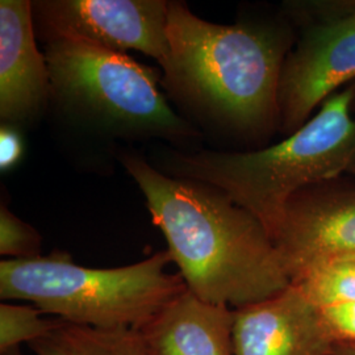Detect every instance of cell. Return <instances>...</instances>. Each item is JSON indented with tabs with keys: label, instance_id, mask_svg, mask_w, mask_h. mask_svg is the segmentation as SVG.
I'll list each match as a JSON object with an SVG mask.
<instances>
[{
	"label": "cell",
	"instance_id": "obj_16",
	"mask_svg": "<svg viewBox=\"0 0 355 355\" xmlns=\"http://www.w3.org/2000/svg\"><path fill=\"white\" fill-rule=\"evenodd\" d=\"M320 309L337 343L355 345V303L331 305Z\"/></svg>",
	"mask_w": 355,
	"mask_h": 355
},
{
	"label": "cell",
	"instance_id": "obj_19",
	"mask_svg": "<svg viewBox=\"0 0 355 355\" xmlns=\"http://www.w3.org/2000/svg\"><path fill=\"white\" fill-rule=\"evenodd\" d=\"M0 355H21V353H20V347H16V349H12V350L6 352V353Z\"/></svg>",
	"mask_w": 355,
	"mask_h": 355
},
{
	"label": "cell",
	"instance_id": "obj_4",
	"mask_svg": "<svg viewBox=\"0 0 355 355\" xmlns=\"http://www.w3.org/2000/svg\"><path fill=\"white\" fill-rule=\"evenodd\" d=\"M170 253L158 252L129 266H79L54 252L0 262V299L24 300L66 322L99 328L140 329L187 291L179 272H168Z\"/></svg>",
	"mask_w": 355,
	"mask_h": 355
},
{
	"label": "cell",
	"instance_id": "obj_8",
	"mask_svg": "<svg viewBox=\"0 0 355 355\" xmlns=\"http://www.w3.org/2000/svg\"><path fill=\"white\" fill-rule=\"evenodd\" d=\"M330 183L292 196L272 240L291 282L321 261L355 253V187Z\"/></svg>",
	"mask_w": 355,
	"mask_h": 355
},
{
	"label": "cell",
	"instance_id": "obj_2",
	"mask_svg": "<svg viewBox=\"0 0 355 355\" xmlns=\"http://www.w3.org/2000/svg\"><path fill=\"white\" fill-rule=\"evenodd\" d=\"M162 87L204 125L258 139L278 130V89L295 28L282 20L205 21L168 1Z\"/></svg>",
	"mask_w": 355,
	"mask_h": 355
},
{
	"label": "cell",
	"instance_id": "obj_21",
	"mask_svg": "<svg viewBox=\"0 0 355 355\" xmlns=\"http://www.w3.org/2000/svg\"><path fill=\"white\" fill-rule=\"evenodd\" d=\"M350 174H353V175L355 177V164L354 166L352 167V170H350Z\"/></svg>",
	"mask_w": 355,
	"mask_h": 355
},
{
	"label": "cell",
	"instance_id": "obj_3",
	"mask_svg": "<svg viewBox=\"0 0 355 355\" xmlns=\"http://www.w3.org/2000/svg\"><path fill=\"white\" fill-rule=\"evenodd\" d=\"M354 82L331 95L303 127L254 152H203L171 158L174 177L212 184L258 218L274 240L292 196L350 173L355 164Z\"/></svg>",
	"mask_w": 355,
	"mask_h": 355
},
{
	"label": "cell",
	"instance_id": "obj_18",
	"mask_svg": "<svg viewBox=\"0 0 355 355\" xmlns=\"http://www.w3.org/2000/svg\"><path fill=\"white\" fill-rule=\"evenodd\" d=\"M334 355H355V345H353V343H338L336 346Z\"/></svg>",
	"mask_w": 355,
	"mask_h": 355
},
{
	"label": "cell",
	"instance_id": "obj_10",
	"mask_svg": "<svg viewBox=\"0 0 355 355\" xmlns=\"http://www.w3.org/2000/svg\"><path fill=\"white\" fill-rule=\"evenodd\" d=\"M51 101V74L36 45L32 1H0V119L32 121Z\"/></svg>",
	"mask_w": 355,
	"mask_h": 355
},
{
	"label": "cell",
	"instance_id": "obj_20",
	"mask_svg": "<svg viewBox=\"0 0 355 355\" xmlns=\"http://www.w3.org/2000/svg\"><path fill=\"white\" fill-rule=\"evenodd\" d=\"M352 107H353V112L355 114V82H354V95H353V103H352Z\"/></svg>",
	"mask_w": 355,
	"mask_h": 355
},
{
	"label": "cell",
	"instance_id": "obj_7",
	"mask_svg": "<svg viewBox=\"0 0 355 355\" xmlns=\"http://www.w3.org/2000/svg\"><path fill=\"white\" fill-rule=\"evenodd\" d=\"M35 29L48 42L70 38L116 51H137L164 64L168 54L166 0H40Z\"/></svg>",
	"mask_w": 355,
	"mask_h": 355
},
{
	"label": "cell",
	"instance_id": "obj_15",
	"mask_svg": "<svg viewBox=\"0 0 355 355\" xmlns=\"http://www.w3.org/2000/svg\"><path fill=\"white\" fill-rule=\"evenodd\" d=\"M41 236L21 221L4 204L0 207V254L7 259H29L40 257Z\"/></svg>",
	"mask_w": 355,
	"mask_h": 355
},
{
	"label": "cell",
	"instance_id": "obj_6",
	"mask_svg": "<svg viewBox=\"0 0 355 355\" xmlns=\"http://www.w3.org/2000/svg\"><path fill=\"white\" fill-rule=\"evenodd\" d=\"M287 10L302 33L280 74L278 130L286 137L355 82V0L291 3Z\"/></svg>",
	"mask_w": 355,
	"mask_h": 355
},
{
	"label": "cell",
	"instance_id": "obj_12",
	"mask_svg": "<svg viewBox=\"0 0 355 355\" xmlns=\"http://www.w3.org/2000/svg\"><path fill=\"white\" fill-rule=\"evenodd\" d=\"M36 355H148L139 329H99L66 322L29 343Z\"/></svg>",
	"mask_w": 355,
	"mask_h": 355
},
{
	"label": "cell",
	"instance_id": "obj_5",
	"mask_svg": "<svg viewBox=\"0 0 355 355\" xmlns=\"http://www.w3.org/2000/svg\"><path fill=\"white\" fill-rule=\"evenodd\" d=\"M51 101L66 114L119 137L183 142L199 136L158 89L159 71L127 53L60 38L45 45Z\"/></svg>",
	"mask_w": 355,
	"mask_h": 355
},
{
	"label": "cell",
	"instance_id": "obj_11",
	"mask_svg": "<svg viewBox=\"0 0 355 355\" xmlns=\"http://www.w3.org/2000/svg\"><path fill=\"white\" fill-rule=\"evenodd\" d=\"M234 309L189 290L141 327L148 355H233Z\"/></svg>",
	"mask_w": 355,
	"mask_h": 355
},
{
	"label": "cell",
	"instance_id": "obj_17",
	"mask_svg": "<svg viewBox=\"0 0 355 355\" xmlns=\"http://www.w3.org/2000/svg\"><path fill=\"white\" fill-rule=\"evenodd\" d=\"M23 155V141L12 125L3 124L0 129V167L7 171L16 165Z\"/></svg>",
	"mask_w": 355,
	"mask_h": 355
},
{
	"label": "cell",
	"instance_id": "obj_13",
	"mask_svg": "<svg viewBox=\"0 0 355 355\" xmlns=\"http://www.w3.org/2000/svg\"><path fill=\"white\" fill-rule=\"evenodd\" d=\"M291 283L318 308L355 303V253L321 261Z\"/></svg>",
	"mask_w": 355,
	"mask_h": 355
},
{
	"label": "cell",
	"instance_id": "obj_1",
	"mask_svg": "<svg viewBox=\"0 0 355 355\" xmlns=\"http://www.w3.org/2000/svg\"><path fill=\"white\" fill-rule=\"evenodd\" d=\"M119 159L145 195L153 224L162 230L191 293L237 309L291 284L262 223L224 191L196 179L170 177L137 153L121 152Z\"/></svg>",
	"mask_w": 355,
	"mask_h": 355
},
{
	"label": "cell",
	"instance_id": "obj_9",
	"mask_svg": "<svg viewBox=\"0 0 355 355\" xmlns=\"http://www.w3.org/2000/svg\"><path fill=\"white\" fill-rule=\"evenodd\" d=\"M233 355H334L338 345L296 284L255 304L234 309Z\"/></svg>",
	"mask_w": 355,
	"mask_h": 355
},
{
	"label": "cell",
	"instance_id": "obj_14",
	"mask_svg": "<svg viewBox=\"0 0 355 355\" xmlns=\"http://www.w3.org/2000/svg\"><path fill=\"white\" fill-rule=\"evenodd\" d=\"M35 305L12 304L3 302L0 304V354L20 347L46 336L54 329L58 320H46Z\"/></svg>",
	"mask_w": 355,
	"mask_h": 355
}]
</instances>
